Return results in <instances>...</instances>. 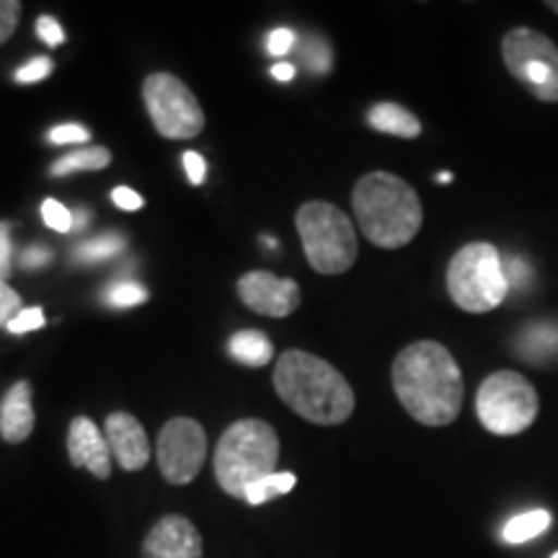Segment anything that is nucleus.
<instances>
[{
  "mask_svg": "<svg viewBox=\"0 0 558 558\" xmlns=\"http://www.w3.org/2000/svg\"><path fill=\"white\" fill-rule=\"evenodd\" d=\"M518 354L530 365L543 362L558 354V326L554 324H530L518 337Z\"/></svg>",
  "mask_w": 558,
  "mask_h": 558,
  "instance_id": "obj_17",
  "label": "nucleus"
},
{
  "mask_svg": "<svg viewBox=\"0 0 558 558\" xmlns=\"http://www.w3.org/2000/svg\"><path fill=\"white\" fill-rule=\"evenodd\" d=\"M143 99L158 135L190 140L205 130V111L197 96L173 73H150L143 83Z\"/></svg>",
  "mask_w": 558,
  "mask_h": 558,
  "instance_id": "obj_9",
  "label": "nucleus"
},
{
  "mask_svg": "<svg viewBox=\"0 0 558 558\" xmlns=\"http://www.w3.org/2000/svg\"><path fill=\"white\" fill-rule=\"evenodd\" d=\"M292 488H295V476L292 473H271V476L256 481L254 486H248L246 497L243 501H248V505H267V501L282 497V494H290Z\"/></svg>",
  "mask_w": 558,
  "mask_h": 558,
  "instance_id": "obj_22",
  "label": "nucleus"
},
{
  "mask_svg": "<svg viewBox=\"0 0 558 558\" xmlns=\"http://www.w3.org/2000/svg\"><path fill=\"white\" fill-rule=\"evenodd\" d=\"M158 469L173 486L192 484L207 458V435L190 416L171 418L158 435Z\"/></svg>",
  "mask_w": 558,
  "mask_h": 558,
  "instance_id": "obj_10",
  "label": "nucleus"
},
{
  "mask_svg": "<svg viewBox=\"0 0 558 558\" xmlns=\"http://www.w3.org/2000/svg\"><path fill=\"white\" fill-rule=\"evenodd\" d=\"M184 169H186V177H190L194 186H199L202 181H205L207 166H205V158H202L199 153H194V150L184 153Z\"/></svg>",
  "mask_w": 558,
  "mask_h": 558,
  "instance_id": "obj_36",
  "label": "nucleus"
},
{
  "mask_svg": "<svg viewBox=\"0 0 558 558\" xmlns=\"http://www.w3.org/2000/svg\"><path fill=\"white\" fill-rule=\"evenodd\" d=\"M275 390L282 403L320 427L344 424L354 411V390L331 362L288 349L275 365Z\"/></svg>",
  "mask_w": 558,
  "mask_h": 558,
  "instance_id": "obj_2",
  "label": "nucleus"
},
{
  "mask_svg": "<svg viewBox=\"0 0 558 558\" xmlns=\"http://www.w3.org/2000/svg\"><path fill=\"white\" fill-rule=\"evenodd\" d=\"M298 47V34L292 29H275L269 32L267 37V52L271 54V58H284V54H290L292 50Z\"/></svg>",
  "mask_w": 558,
  "mask_h": 558,
  "instance_id": "obj_29",
  "label": "nucleus"
},
{
  "mask_svg": "<svg viewBox=\"0 0 558 558\" xmlns=\"http://www.w3.org/2000/svg\"><path fill=\"white\" fill-rule=\"evenodd\" d=\"M21 311H24L21 308V295L5 282V279H0V329L9 326Z\"/></svg>",
  "mask_w": 558,
  "mask_h": 558,
  "instance_id": "obj_27",
  "label": "nucleus"
},
{
  "mask_svg": "<svg viewBox=\"0 0 558 558\" xmlns=\"http://www.w3.org/2000/svg\"><path fill=\"white\" fill-rule=\"evenodd\" d=\"M538 390L525 375L514 369H499L481 383L476 393V414L486 432L499 437H514L530 429L538 418Z\"/></svg>",
  "mask_w": 558,
  "mask_h": 558,
  "instance_id": "obj_7",
  "label": "nucleus"
},
{
  "mask_svg": "<svg viewBox=\"0 0 558 558\" xmlns=\"http://www.w3.org/2000/svg\"><path fill=\"white\" fill-rule=\"evenodd\" d=\"M41 218H45L47 228L58 230V233H70V230H73V215H70V209L58 199L41 202Z\"/></svg>",
  "mask_w": 558,
  "mask_h": 558,
  "instance_id": "obj_25",
  "label": "nucleus"
},
{
  "mask_svg": "<svg viewBox=\"0 0 558 558\" xmlns=\"http://www.w3.org/2000/svg\"><path fill=\"white\" fill-rule=\"evenodd\" d=\"M546 9H550V11H554L556 16H558V0H548V3H546Z\"/></svg>",
  "mask_w": 558,
  "mask_h": 558,
  "instance_id": "obj_41",
  "label": "nucleus"
},
{
  "mask_svg": "<svg viewBox=\"0 0 558 558\" xmlns=\"http://www.w3.org/2000/svg\"><path fill=\"white\" fill-rule=\"evenodd\" d=\"M111 202H114L120 209H128V213H135V209L145 205V199L140 197L137 192L128 190V186H117V190L111 192Z\"/></svg>",
  "mask_w": 558,
  "mask_h": 558,
  "instance_id": "obj_37",
  "label": "nucleus"
},
{
  "mask_svg": "<svg viewBox=\"0 0 558 558\" xmlns=\"http://www.w3.org/2000/svg\"><path fill=\"white\" fill-rule=\"evenodd\" d=\"M550 520L554 518H550L548 509H530V512H522L507 522L505 530H501V538H505V543H512V546H520V543H527L546 533Z\"/></svg>",
  "mask_w": 558,
  "mask_h": 558,
  "instance_id": "obj_19",
  "label": "nucleus"
},
{
  "mask_svg": "<svg viewBox=\"0 0 558 558\" xmlns=\"http://www.w3.org/2000/svg\"><path fill=\"white\" fill-rule=\"evenodd\" d=\"M104 437H107L111 456L124 471H143L150 460V439L145 435L143 424L128 411H114L104 422Z\"/></svg>",
  "mask_w": 558,
  "mask_h": 558,
  "instance_id": "obj_13",
  "label": "nucleus"
},
{
  "mask_svg": "<svg viewBox=\"0 0 558 558\" xmlns=\"http://www.w3.org/2000/svg\"><path fill=\"white\" fill-rule=\"evenodd\" d=\"M239 298L246 308L269 318L290 316L303 300L295 279L277 277L271 271H248V275H243L239 279Z\"/></svg>",
  "mask_w": 558,
  "mask_h": 558,
  "instance_id": "obj_11",
  "label": "nucleus"
},
{
  "mask_svg": "<svg viewBox=\"0 0 558 558\" xmlns=\"http://www.w3.org/2000/svg\"><path fill=\"white\" fill-rule=\"evenodd\" d=\"M550 558H558V550H556V554H554V556H550Z\"/></svg>",
  "mask_w": 558,
  "mask_h": 558,
  "instance_id": "obj_42",
  "label": "nucleus"
},
{
  "mask_svg": "<svg viewBox=\"0 0 558 558\" xmlns=\"http://www.w3.org/2000/svg\"><path fill=\"white\" fill-rule=\"evenodd\" d=\"M13 269V243H11V226L0 220V279H9Z\"/></svg>",
  "mask_w": 558,
  "mask_h": 558,
  "instance_id": "obj_34",
  "label": "nucleus"
},
{
  "mask_svg": "<svg viewBox=\"0 0 558 558\" xmlns=\"http://www.w3.org/2000/svg\"><path fill=\"white\" fill-rule=\"evenodd\" d=\"M90 135L86 128H81V124H60V128L50 130V143L52 145H70V143H88Z\"/></svg>",
  "mask_w": 558,
  "mask_h": 558,
  "instance_id": "obj_32",
  "label": "nucleus"
},
{
  "mask_svg": "<svg viewBox=\"0 0 558 558\" xmlns=\"http://www.w3.org/2000/svg\"><path fill=\"white\" fill-rule=\"evenodd\" d=\"M111 163V153L107 148H86V150H75L62 156L58 163L52 166L54 177H70V173L78 171H101Z\"/></svg>",
  "mask_w": 558,
  "mask_h": 558,
  "instance_id": "obj_20",
  "label": "nucleus"
},
{
  "mask_svg": "<svg viewBox=\"0 0 558 558\" xmlns=\"http://www.w3.org/2000/svg\"><path fill=\"white\" fill-rule=\"evenodd\" d=\"M501 58L514 81L538 101H558V47L546 34L518 26L501 39Z\"/></svg>",
  "mask_w": 558,
  "mask_h": 558,
  "instance_id": "obj_8",
  "label": "nucleus"
},
{
  "mask_svg": "<svg viewBox=\"0 0 558 558\" xmlns=\"http://www.w3.org/2000/svg\"><path fill=\"white\" fill-rule=\"evenodd\" d=\"M501 269H505L509 290L525 288L530 279H533V269H530V264L525 259H520V256H509V259H501Z\"/></svg>",
  "mask_w": 558,
  "mask_h": 558,
  "instance_id": "obj_26",
  "label": "nucleus"
},
{
  "mask_svg": "<svg viewBox=\"0 0 558 558\" xmlns=\"http://www.w3.org/2000/svg\"><path fill=\"white\" fill-rule=\"evenodd\" d=\"M437 181L439 184H448V181H452V173H439Z\"/></svg>",
  "mask_w": 558,
  "mask_h": 558,
  "instance_id": "obj_40",
  "label": "nucleus"
},
{
  "mask_svg": "<svg viewBox=\"0 0 558 558\" xmlns=\"http://www.w3.org/2000/svg\"><path fill=\"white\" fill-rule=\"evenodd\" d=\"M143 558H202L199 530L181 514H166L145 538Z\"/></svg>",
  "mask_w": 558,
  "mask_h": 558,
  "instance_id": "obj_12",
  "label": "nucleus"
},
{
  "mask_svg": "<svg viewBox=\"0 0 558 558\" xmlns=\"http://www.w3.org/2000/svg\"><path fill=\"white\" fill-rule=\"evenodd\" d=\"M279 437L262 418H241L222 432L215 448V478L230 497L243 499L248 486L277 473Z\"/></svg>",
  "mask_w": 558,
  "mask_h": 558,
  "instance_id": "obj_4",
  "label": "nucleus"
},
{
  "mask_svg": "<svg viewBox=\"0 0 558 558\" xmlns=\"http://www.w3.org/2000/svg\"><path fill=\"white\" fill-rule=\"evenodd\" d=\"M124 251V239L120 233H104L99 239H90L86 243H81L75 248V259L81 264H90V262H107L111 256L122 254Z\"/></svg>",
  "mask_w": 558,
  "mask_h": 558,
  "instance_id": "obj_23",
  "label": "nucleus"
},
{
  "mask_svg": "<svg viewBox=\"0 0 558 558\" xmlns=\"http://www.w3.org/2000/svg\"><path fill=\"white\" fill-rule=\"evenodd\" d=\"M352 207L365 239L380 248L407 246L422 230L424 209L418 194L396 173H365L354 184Z\"/></svg>",
  "mask_w": 558,
  "mask_h": 558,
  "instance_id": "obj_3",
  "label": "nucleus"
},
{
  "mask_svg": "<svg viewBox=\"0 0 558 558\" xmlns=\"http://www.w3.org/2000/svg\"><path fill=\"white\" fill-rule=\"evenodd\" d=\"M390 378L401 407L424 427H448L463 409V373L439 341L424 339L401 349Z\"/></svg>",
  "mask_w": 558,
  "mask_h": 558,
  "instance_id": "obj_1",
  "label": "nucleus"
},
{
  "mask_svg": "<svg viewBox=\"0 0 558 558\" xmlns=\"http://www.w3.org/2000/svg\"><path fill=\"white\" fill-rule=\"evenodd\" d=\"M269 73H271V78H275V81L288 83V81L295 78V65H290V62H277V65L271 68Z\"/></svg>",
  "mask_w": 558,
  "mask_h": 558,
  "instance_id": "obj_38",
  "label": "nucleus"
},
{
  "mask_svg": "<svg viewBox=\"0 0 558 558\" xmlns=\"http://www.w3.org/2000/svg\"><path fill=\"white\" fill-rule=\"evenodd\" d=\"M52 262V251L45 246H29L21 254V267L24 269H41Z\"/></svg>",
  "mask_w": 558,
  "mask_h": 558,
  "instance_id": "obj_35",
  "label": "nucleus"
},
{
  "mask_svg": "<svg viewBox=\"0 0 558 558\" xmlns=\"http://www.w3.org/2000/svg\"><path fill=\"white\" fill-rule=\"evenodd\" d=\"M86 222H88V215H86V209H81V213L75 215V218H73V228H75V230H81L83 226H86Z\"/></svg>",
  "mask_w": 558,
  "mask_h": 558,
  "instance_id": "obj_39",
  "label": "nucleus"
},
{
  "mask_svg": "<svg viewBox=\"0 0 558 558\" xmlns=\"http://www.w3.org/2000/svg\"><path fill=\"white\" fill-rule=\"evenodd\" d=\"M298 47H300V60H303V65L311 70V73L316 75H326L333 65V52H331V45L326 41L324 37H316V34H311V37L305 39H298Z\"/></svg>",
  "mask_w": 558,
  "mask_h": 558,
  "instance_id": "obj_21",
  "label": "nucleus"
},
{
  "mask_svg": "<svg viewBox=\"0 0 558 558\" xmlns=\"http://www.w3.org/2000/svg\"><path fill=\"white\" fill-rule=\"evenodd\" d=\"M68 456L75 469H88L96 478L111 476V456L104 429L96 427L88 416H75L68 429Z\"/></svg>",
  "mask_w": 558,
  "mask_h": 558,
  "instance_id": "obj_14",
  "label": "nucleus"
},
{
  "mask_svg": "<svg viewBox=\"0 0 558 558\" xmlns=\"http://www.w3.org/2000/svg\"><path fill=\"white\" fill-rule=\"evenodd\" d=\"M448 292L452 303L465 313L499 308L509 295L499 248L484 241L460 248L448 267Z\"/></svg>",
  "mask_w": 558,
  "mask_h": 558,
  "instance_id": "obj_6",
  "label": "nucleus"
},
{
  "mask_svg": "<svg viewBox=\"0 0 558 558\" xmlns=\"http://www.w3.org/2000/svg\"><path fill=\"white\" fill-rule=\"evenodd\" d=\"M45 324H47L45 311H41V308H24L16 318L11 320L9 326H5V329H9L11 333H29V331L41 329Z\"/></svg>",
  "mask_w": 558,
  "mask_h": 558,
  "instance_id": "obj_31",
  "label": "nucleus"
},
{
  "mask_svg": "<svg viewBox=\"0 0 558 558\" xmlns=\"http://www.w3.org/2000/svg\"><path fill=\"white\" fill-rule=\"evenodd\" d=\"M228 352L230 357L241 365L248 367H264L267 362H271L275 357V344H271L269 337L264 331H239L233 333L228 341Z\"/></svg>",
  "mask_w": 558,
  "mask_h": 558,
  "instance_id": "obj_18",
  "label": "nucleus"
},
{
  "mask_svg": "<svg viewBox=\"0 0 558 558\" xmlns=\"http://www.w3.org/2000/svg\"><path fill=\"white\" fill-rule=\"evenodd\" d=\"M21 21V3L19 0H0V47L13 37Z\"/></svg>",
  "mask_w": 558,
  "mask_h": 558,
  "instance_id": "obj_28",
  "label": "nucleus"
},
{
  "mask_svg": "<svg viewBox=\"0 0 558 558\" xmlns=\"http://www.w3.org/2000/svg\"><path fill=\"white\" fill-rule=\"evenodd\" d=\"M52 73V60L50 58H34L16 70V83H39Z\"/></svg>",
  "mask_w": 558,
  "mask_h": 558,
  "instance_id": "obj_30",
  "label": "nucleus"
},
{
  "mask_svg": "<svg viewBox=\"0 0 558 558\" xmlns=\"http://www.w3.org/2000/svg\"><path fill=\"white\" fill-rule=\"evenodd\" d=\"M37 37L45 41L47 47H60L65 41V32H62L60 21L52 16H39L37 19Z\"/></svg>",
  "mask_w": 558,
  "mask_h": 558,
  "instance_id": "obj_33",
  "label": "nucleus"
},
{
  "mask_svg": "<svg viewBox=\"0 0 558 558\" xmlns=\"http://www.w3.org/2000/svg\"><path fill=\"white\" fill-rule=\"evenodd\" d=\"M34 429V403L32 386L26 380L13 383V388L5 393L3 407H0V437L5 442L19 445L32 435Z\"/></svg>",
  "mask_w": 558,
  "mask_h": 558,
  "instance_id": "obj_15",
  "label": "nucleus"
},
{
  "mask_svg": "<svg viewBox=\"0 0 558 558\" xmlns=\"http://www.w3.org/2000/svg\"><path fill=\"white\" fill-rule=\"evenodd\" d=\"M367 124L373 130L383 132V135H396L403 140H414L422 135V122H418L407 107H401V104H375V107L367 111Z\"/></svg>",
  "mask_w": 558,
  "mask_h": 558,
  "instance_id": "obj_16",
  "label": "nucleus"
},
{
  "mask_svg": "<svg viewBox=\"0 0 558 558\" xmlns=\"http://www.w3.org/2000/svg\"><path fill=\"white\" fill-rule=\"evenodd\" d=\"M305 259L318 275H344L357 262V233L352 220L331 202H305L295 215Z\"/></svg>",
  "mask_w": 558,
  "mask_h": 558,
  "instance_id": "obj_5",
  "label": "nucleus"
},
{
  "mask_svg": "<svg viewBox=\"0 0 558 558\" xmlns=\"http://www.w3.org/2000/svg\"><path fill=\"white\" fill-rule=\"evenodd\" d=\"M104 300L114 308H132V305H143L148 300V290L140 282H114L104 292Z\"/></svg>",
  "mask_w": 558,
  "mask_h": 558,
  "instance_id": "obj_24",
  "label": "nucleus"
}]
</instances>
